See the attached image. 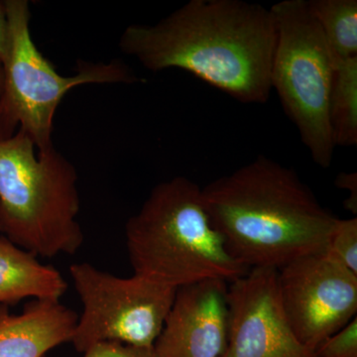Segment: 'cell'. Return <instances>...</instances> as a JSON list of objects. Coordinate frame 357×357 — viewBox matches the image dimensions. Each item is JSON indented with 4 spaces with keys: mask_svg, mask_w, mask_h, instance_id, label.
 <instances>
[{
    "mask_svg": "<svg viewBox=\"0 0 357 357\" xmlns=\"http://www.w3.org/2000/svg\"><path fill=\"white\" fill-rule=\"evenodd\" d=\"M76 167L22 130L0 140V234L36 256L73 255L84 236Z\"/></svg>",
    "mask_w": 357,
    "mask_h": 357,
    "instance_id": "4",
    "label": "cell"
},
{
    "mask_svg": "<svg viewBox=\"0 0 357 357\" xmlns=\"http://www.w3.org/2000/svg\"><path fill=\"white\" fill-rule=\"evenodd\" d=\"M202 196L225 248L248 269L325 252L338 220L295 171L265 156L215 178Z\"/></svg>",
    "mask_w": 357,
    "mask_h": 357,
    "instance_id": "2",
    "label": "cell"
},
{
    "mask_svg": "<svg viewBox=\"0 0 357 357\" xmlns=\"http://www.w3.org/2000/svg\"><path fill=\"white\" fill-rule=\"evenodd\" d=\"M70 275L83 305L70 340L76 351L102 342L154 347L177 289L135 274L121 278L86 262L70 265Z\"/></svg>",
    "mask_w": 357,
    "mask_h": 357,
    "instance_id": "7",
    "label": "cell"
},
{
    "mask_svg": "<svg viewBox=\"0 0 357 357\" xmlns=\"http://www.w3.org/2000/svg\"><path fill=\"white\" fill-rule=\"evenodd\" d=\"M4 88V67L3 64L0 62V100H1L2 93Z\"/></svg>",
    "mask_w": 357,
    "mask_h": 357,
    "instance_id": "20",
    "label": "cell"
},
{
    "mask_svg": "<svg viewBox=\"0 0 357 357\" xmlns=\"http://www.w3.org/2000/svg\"><path fill=\"white\" fill-rule=\"evenodd\" d=\"M9 22L8 55L4 62V88L0 100V140L24 131L37 151L54 146L56 110L70 89L88 84L139 83L126 63L79 61L76 74L66 77L42 55L30 33L29 2L6 0Z\"/></svg>",
    "mask_w": 357,
    "mask_h": 357,
    "instance_id": "5",
    "label": "cell"
},
{
    "mask_svg": "<svg viewBox=\"0 0 357 357\" xmlns=\"http://www.w3.org/2000/svg\"><path fill=\"white\" fill-rule=\"evenodd\" d=\"M314 357H357V318L321 342Z\"/></svg>",
    "mask_w": 357,
    "mask_h": 357,
    "instance_id": "16",
    "label": "cell"
},
{
    "mask_svg": "<svg viewBox=\"0 0 357 357\" xmlns=\"http://www.w3.org/2000/svg\"><path fill=\"white\" fill-rule=\"evenodd\" d=\"M328 119L335 146L357 145V57L340 61L333 73Z\"/></svg>",
    "mask_w": 357,
    "mask_h": 357,
    "instance_id": "13",
    "label": "cell"
},
{
    "mask_svg": "<svg viewBox=\"0 0 357 357\" xmlns=\"http://www.w3.org/2000/svg\"><path fill=\"white\" fill-rule=\"evenodd\" d=\"M227 335L220 357H314L284 312L278 269L251 268L227 285Z\"/></svg>",
    "mask_w": 357,
    "mask_h": 357,
    "instance_id": "9",
    "label": "cell"
},
{
    "mask_svg": "<svg viewBox=\"0 0 357 357\" xmlns=\"http://www.w3.org/2000/svg\"><path fill=\"white\" fill-rule=\"evenodd\" d=\"M324 255L357 275V218H338Z\"/></svg>",
    "mask_w": 357,
    "mask_h": 357,
    "instance_id": "15",
    "label": "cell"
},
{
    "mask_svg": "<svg viewBox=\"0 0 357 357\" xmlns=\"http://www.w3.org/2000/svg\"><path fill=\"white\" fill-rule=\"evenodd\" d=\"M278 289L294 333L312 351L356 318L357 275L324 253L278 269Z\"/></svg>",
    "mask_w": 357,
    "mask_h": 357,
    "instance_id": "8",
    "label": "cell"
},
{
    "mask_svg": "<svg viewBox=\"0 0 357 357\" xmlns=\"http://www.w3.org/2000/svg\"><path fill=\"white\" fill-rule=\"evenodd\" d=\"M9 49V22L6 1H0V62L4 64Z\"/></svg>",
    "mask_w": 357,
    "mask_h": 357,
    "instance_id": "19",
    "label": "cell"
},
{
    "mask_svg": "<svg viewBox=\"0 0 357 357\" xmlns=\"http://www.w3.org/2000/svg\"><path fill=\"white\" fill-rule=\"evenodd\" d=\"M77 318L58 300H32L21 314L0 306V357H45L70 342Z\"/></svg>",
    "mask_w": 357,
    "mask_h": 357,
    "instance_id": "11",
    "label": "cell"
},
{
    "mask_svg": "<svg viewBox=\"0 0 357 357\" xmlns=\"http://www.w3.org/2000/svg\"><path fill=\"white\" fill-rule=\"evenodd\" d=\"M67 289L59 270L0 234V306L24 299L60 301Z\"/></svg>",
    "mask_w": 357,
    "mask_h": 357,
    "instance_id": "12",
    "label": "cell"
},
{
    "mask_svg": "<svg viewBox=\"0 0 357 357\" xmlns=\"http://www.w3.org/2000/svg\"><path fill=\"white\" fill-rule=\"evenodd\" d=\"M134 274L176 289L230 283L248 272L232 257L204 206L202 188L175 177L155 185L126 225Z\"/></svg>",
    "mask_w": 357,
    "mask_h": 357,
    "instance_id": "3",
    "label": "cell"
},
{
    "mask_svg": "<svg viewBox=\"0 0 357 357\" xmlns=\"http://www.w3.org/2000/svg\"><path fill=\"white\" fill-rule=\"evenodd\" d=\"M335 185L338 189L349 191V198L344 202V208L349 213H357V174L342 172L335 178Z\"/></svg>",
    "mask_w": 357,
    "mask_h": 357,
    "instance_id": "18",
    "label": "cell"
},
{
    "mask_svg": "<svg viewBox=\"0 0 357 357\" xmlns=\"http://www.w3.org/2000/svg\"><path fill=\"white\" fill-rule=\"evenodd\" d=\"M83 357H156L153 347H139L116 342H102L91 345Z\"/></svg>",
    "mask_w": 357,
    "mask_h": 357,
    "instance_id": "17",
    "label": "cell"
},
{
    "mask_svg": "<svg viewBox=\"0 0 357 357\" xmlns=\"http://www.w3.org/2000/svg\"><path fill=\"white\" fill-rule=\"evenodd\" d=\"M276 41L260 4L191 0L156 24L128 26L119 48L151 72L184 70L238 102L265 103Z\"/></svg>",
    "mask_w": 357,
    "mask_h": 357,
    "instance_id": "1",
    "label": "cell"
},
{
    "mask_svg": "<svg viewBox=\"0 0 357 357\" xmlns=\"http://www.w3.org/2000/svg\"><path fill=\"white\" fill-rule=\"evenodd\" d=\"M277 29L271 86L295 124L312 161L332 165L328 103L337 60L310 11L307 0H283L270 7Z\"/></svg>",
    "mask_w": 357,
    "mask_h": 357,
    "instance_id": "6",
    "label": "cell"
},
{
    "mask_svg": "<svg viewBox=\"0 0 357 357\" xmlns=\"http://www.w3.org/2000/svg\"><path fill=\"white\" fill-rule=\"evenodd\" d=\"M307 4L337 62L357 57L356 0H309Z\"/></svg>",
    "mask_w": 357,
    "mask_h": 357,
    "instance_id": "14",
    "label": "cell"
},
{
    "mask_svg": "<svg viewBox=\"0 0 357 357\" xmlns=\"http://www.w3.org/2000/svg\"><path fill=\"white\" fill-rule=\"evenodd\" d=\"M227 282L177 289L153 349L156 357H220L227 335Z\"/></svg>",
    "mask_w": 357,
    "mask_h": 357,
    "instance_id": "10",
    "label": "cell"
}]
</instances>
